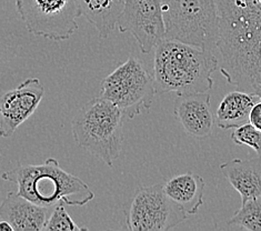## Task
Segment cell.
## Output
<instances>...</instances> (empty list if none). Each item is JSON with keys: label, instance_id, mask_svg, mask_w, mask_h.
<instances>
[{"label": "cell", "instance_id": "5bb4252c", "mask_svg": "<svg viewBox=\"0 0 261 231\" xmlns=\"http://www.w3.org/2000/svg\"><path fill=\"white\" fill-rule=\"evenodd\" d=\"M164 190L188 215H196L203 204L204 181L197 173L186 172L170 178L164 184Z\"/></svg>", "mask_w": 261, "mask_h": 231}, {"label": "cell", "instance_id": "9c48e42d", "mask_svg": "<svg viewBox=\"0 0 261 231\" xmlns=\"http://www.w3.org/2000/svg\"><path fill=\"white\" fill-rule=\"evenodd\" d=\"M116 28L133 35L140 50L149 54L165 39L161 0H125Z\"/></svg>", "mask_w": 261, "mask_h": 231}, {"label": "cell", "instance_id": "e0dca14e", "mask_svg": "<svg viewBox=\"0 0 261 231\" xmlns=\"http://www.w3.org/2000/svg\"><path fill=\"white\" fill-rule=\"evenodd\" d=\"M226 224L234 229L261 231V197L242 202L240 209Z\"/></svg>", "mask_w": 261, "mask_h": 231}, {"label": "cell", "instance_id": "ffe728a7", "mask_svg": "<svg viewBox=\"0 0 261 231\" xmlns=\"http://www.w3.org/2000/svg\"><path fill=\"white\" fill-rule=\"evenodd\" d=\"M249 123L256 129L261 130V99L253 105L250 110Z\"/></svg>", "mask_w": 261, "mask_h": 231}, {"label": "cell", "instance_id": "7a4b0ae2", "mask_svg": "<svg viewBox=\"0 0 261 231\" xmlns=\"http://www.w3.org/2000/svg\"><path fill=\"white\" fill-rule=\"evenodd\" d=\"M218 65L214 52L180 41L161 40L153 59L154 92H173L177 96L207 92L213 88V73Z\"/></svg>", "mask_w": 261, "mask_h": 231}, {"label": "cell", "instance_id": "2e32d148", "mask_svg": "<svg viewBox=\"0 0 261 231\" xmlns=\"http://www.w3.org/2000/svg\"><path fill=\"white\" fill-rule=\"evenodd\" d=\"M82 16L95 27L100 38H108L123 8L122 0H77Z\"/></svg>", "mask_w": 261, "mask_h": 231}, {"label": "cell", "instance_id": "7c38bea8", "mask_svg": "<svg viewBox=\"0 0 261 231\" xmlns=\"http://www.w3.org/2000/svg\"><path fill=\"white\" fill-rule=\"evenodd\" d=\"M0 219L7 220L14 231H41L48 219V208L10 191L0 204Z\"/></svg>", "mask_w": 261, "mask_h": 231}, {"label": "cell", "instance_id": "ac0fdd59", "mask_svg": "<svg viewBox=\"0 0 261 231\" xmlns=\"http://www.w3.org/2000/svg\"><path fill=\"white\" fill-rule=\"evenodd\" d=\"M43 230L46 231H83L87 228L80 227L74 222L68 214L64 203L55 206L51 216L48 218Z\"/></svg>", "mask_w": 261, "mask_h": 231}, {"label": "cell", "instance_id": "5b68a950", "mask_svg": "<svg viewBox=\"0 0 261 231\" xmlns=\"http://www.w3.org/2000/svg\"><path fill=\"white\" fill-rule=\"evenodd\" d=\"M165 39L214 52L219 41L217 0H161Z\"/></svg>", "mask_w": 261, "mask_h": 231}, {"label": "cell", "instance_id": "277c9868", "mask_svg": "<svg viewBox=\"0 0 261 231\" xmlns=\"http://www.w3.org/2000/svg\"><path fill=\"white\" fill-rule=\"evenodd\" d=\"M123 119L125 115L114 104L101 97L91 99L72 121L73 140L113 167L122 150Z\"/></svg>", "mask_w": 261, "mask_h": 231}, {"label": "cell", "instance_id": "3957f363", "mask_svg": "<svg viewBox=\"0 0 261 231\" xmlns=\"http://www.w3.org/2000/svg\"><path fill=\"white\" fill-rule=\"evenodd\" d=\"M2 177L18 185L20 196L46 208L58 203L85 206L95 198L88 185L64 170L55 158H48L41 165L18 166Z\"/></svg>", "mask_w": 261, "mask_h": 231}, {"label": "cell", "instance_id": "4fadbf2b", "mask_svg": "<svg viewBox=\"0 0 261 231\" xmlns=\"http://www.w3.org/2000/svg\"><path fill=\"white\" fill-rule=\"evenodd\" d=\"M220 171L239 192L241 203L261 197V156L223 162Z\"/></svg>", "mask_w": 261, "mask_h": 231}, {"label": "cell", "instance_id": "8fae6325", "mask_svg": "<svg viewBox=\"0 0 261 231\" xmlns=\"http://www.w3.org/2000/svg\"><path fill=\"white\" fill-rule=\"evenodd\" d=\"M173 114L187 135L192 138L204 139L213 134L216 123L209 93L199 92L178 96L173 105Z\"/></svg>", "mask_w": 261, "mask_h": 231}, {"label": "cell", "instance_id": "30bf717a", "mask_svg": "<svg viewBox=\"0 0 261 231\" xmlns=\"http://www.w3.org/2000/svg\"><path fill=\"white\" fill-rule=\"evenodd\" d=\"M45 95L38 78L23 80L17 88L0 93V137L9 138L34 115Z\"/></svg>", "mask_w": 261, "mask_h": 231}, {"label": "cell", "instance_id": "ba28073f", "mask_svg": "<svg viewBox=\"0 0 261 231\" xmlns=\"http://www.w3.org/2000/svg\"><path fill=\"white\" fill-rule=\"evenodd\" d=\"M188 214L167 196L164 184L141 187L126 214L130 231H169L187 219Z\"/></svg>", "mask_w": 261, "mask_h": 231}, {"label": "cell", "instance_id": "9a60e30c", "mask_svg": "<svg viewBox=\"0 0 261 231\" xmlns=\"http://www.w3.org/2000/svg\"><path fill=\"white\" fill-rule=\"evenodd\" d=\"M259 97L252 93L236 90L222 98L216 110L215 123L221 129H234L249 122V114Z\"/></svg>", "mask_w": 261, "mask_h": 231}, {"label": "cell", "instance_id": "d6986e66", "mask_svg": "<svg viewBox=\"0 0 261 231\" xmlns=\"http://www.w3.org/2000/svg\"><path fill=\"white\" fill-rule=\"evenodd\" d=\"M231 139L236 145L249 147L258 156H261V130L256 129L249 122L234 128Z\"/></svg>", "mask_w": 261, "mask_h": 231}, {"label": "cell", "instance_id": "44dd1931", "mask_svg": "<svg viewBox=\"0 0 261 231\" xmlns=\"http://www.w3.org/2000/svg\"><path fill=\"white\" fill-rule=\"evenodd\" d=\"M0 231H14V228L7 220L2 219L0 220Z\"/></svg>", "mask_w": 261, "mask_h": 231}, {"label": "cell", "instance_id": "6da1fadb", "mask_svg": "<svg viewBox=\"0 0 261 231\" xmlns=\"http://www.w3.org/2000/svg\"><path fill=\"white\" fill-rule=\"evenodd\" d=\"M220 72L261 99V0H217Z\"/></svg>", "mask_w": 261, "mask_h": 231}, {"label": "cell", "instance_id": "7402d4cb", "mask_svg": "<svg viewBox=\"0 0 261 231\" xmlns=\"http://www.w3.org/2000/svg\"><path fill=\"white\" fill-rule=\"evenodd\" d=\"M122 2H123V3H125V0H122Z\"/></svg>", "mask_w": 261, "mask_h": 231}, {"label": "cell", "instance_id": "8992f818", "mask_svg": "<svg viewBox=\"0 0 261 231\" xmlns=\"http://www.w3.org/2000/svg\"><path fill=\"white\" fill-rule=\"evenodd\" d=\"M154 95L152 73L133 56L103 79L100 90L101 98L114 104L129 118L150 108Z\"/></svg>", "mask_w": 261, "mask_h": 231}, {"label": "cell", "instance_id": "52a82bcc", "mask_svg": "<svg viewBox=\"0 0 261 231\" xmlns=\"http://www.w3.org/2000/svg\"><path fill=\"white\" fill-rule=\"evenodd\" d=\"M16 8L29 34L53 41L71 38L82 17L77 0H16Z\"/></svg>", "mask_w": 261, "mask_h": 231}]
</instances>
